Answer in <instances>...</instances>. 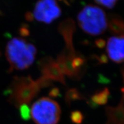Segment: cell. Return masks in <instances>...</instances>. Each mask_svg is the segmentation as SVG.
I'll return each instance as SVG.
<instances>
[{
    "label": "cell",
    "instance_id": "obj_2",
    "mask_svg": "<svg viewBox=\"0 0 124 124\" xmlns=\"http://www.w3.org/2000/svg\"><path fill=\"white\" fill-rule=\"evenodd\" d=\"M78 21L82 30L93 36L103 33L108 27L104 11L96 6L87 5L83 8L78 15Z\"/></svg>",
    "mask_w": 124,
    "mask_h": 124
},
{
    "label": "cell",
    "instance_id": "obj_1",
    "mask_svg": "<svg viewBox=\"0 0 124 124\" xmlns=\"http://www.w3.org/2000/svg\"><path fill=\"white\" fill-rule=\"evenodd\" d=\"M37 49L33 44L21 38H15L8 43L6 55L14 69L23 70L29 67L35 61Z\"/></svg>",
    "mask_w": 124,
    "mask_h": 124
},
{
    "label": "cell",
    "instance_id": "obj_4",
    "mask_svg": "<svg viewBox=\"0 0 124 124\" xmlns=\"http://www.w3.org/2000/svg\"><path fill=\"white\" fill-rule=\"evenodd\" d=\"M61 9L56 0H39L34 8L33 17L45 24H51L61 16Z\"/></svg>",
    "mask_w": 124,
    "mask_h": 124
},
{
    "label": "cell",
    "instance_id": "obj_8",
    "mask_svg": "<svg viewBox=\"0 0 124 124\" xmlns=\"http://www.w3.org/2000/svg\"><path fill=\"white\" fill-rule=\"evenodd\" d=\"M71 120L75 124H81L83 121V114L79 111H72L71 114Z\"/></svg>",
    "mask_w": 124,
    "mask_h": 124
},
{
    "label": "cell",
    "instance_id": "obj_7",
    "mask_svg": "<svg viewBox=\"0 0 124 124\" xmlns=\"http://www.w3.org/2000/svg\"><path fill=\"white\" fill-rule=\"evenodd\" d=\"M20 115L23 120H28L30 118L31 112L28 106L27 105L23 104L20 105Z\"/></svg>",
    "mask_w": 124,
    "mask_h": 124
},
{
    "label": "cell",
    "instance_id": "obj_5",
    "mask_svg": "<svg viewBox=\"0 0 124 124\" xmlns=\"http://www.w3.org/2000/svg\"><path fill=\"white\" fill-rule=\"evenodd\" d=\"M106 51L109 58L116 63L124 62V37L114 36L107 42Z\"/></svg>",
    "mask_w": 124,
    "mask_h": 124
},
{
    "label": "cell",
    "instance_id": "obj_6",
    "mask_svg": "<svg viewBox=\"0 0 124 124\" xmlns=\"http://www.w3.org/2000/svg\"><path fill=\"white\" fill-rule=\"evenodd\" d=\"M109 95V91L108 89H105L100 91V93H96L92 97V102L97 105H105L108 101V99Z\"/></svg>",
    "mask_w": 124,
    "mask_h": 124
},
{
    "label": "cell",
    "instance_id": "obj_3",
    "mask_svg": "<svg viewBox=\"0 0 124 124\" xmlns=\"http://www.w3.org/2000/svg\"><path fill=\"white\" fill-rule=\"evenodd\" d=\"M30 112L36 124H57L61 114L58 103L46 97L41 98L34 102Z\"/></svg>",
    "mask_w": 124,
    "mask_h": 124
},
{
    "label": "cell",
    "instance_id": "obj_9",
    "mask_svg": "<svg viewBox=\"0 0 124 124\" xmlns=\"http://www.w3.org/2000/svg\"><path fill=\"white\" fill-rule=\"evenodd\" d=\"M97 4L101 5L105 8L111 9L115 6L118 0H94Z\"/></svg>",
    "mask_w": 124,
    "mask_h": 124
}]
</instances>
